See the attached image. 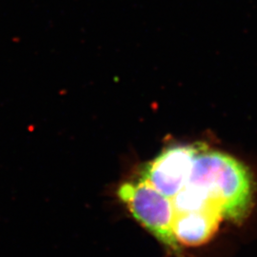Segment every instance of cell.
I'll return each mask as SVG.
<instances>
[{
  "instance_id": "6da1fadb",
  "label": "cell",
  "mask_w": 257,
  "mask_h": 257,
  "mask_svg": "<svg viewBox=\"0 0 257 257\" xmlns=\"http://www.w3.org/2000/svg\"><path fill=\"white\" fill-rule=\"evenodd\" d=\"M203 147L194 157L188 185L203 188L218 200L223 218L238 222L251 208L253 184L248 170L236 159Z\"/></svg>"
},
{
  "instance_id": "7a4b0ae2",
  "label": "cell",
  "mask_w": 257,
  "mask_h": 257,
  "mask_svg": "<svg viewBox=\"0 0 257 257\" xmlns=\"http://www.w3.org/2000/svg\"><path fill=\"white\" fill-rule=\"evenodd\" d=\"M117 195L132 215L156 238L175 253L178 244L173 233L175 210L172 199L142 179L128 181L118 188Z\"/></svg>"
},
{
  "instance_id": "3957f363",
  "label": "cell",
  "mask_w": 257,
  "mask_h": 257,
  "mask_svg": "<svg viewBox=\"0 0 257 257\" xmlns=\"http://www.w3.org/2000/svg\"><path fill=\"white\" fill-rule=\"evenodd\" d=\"M202 148L201 145L167 148L142 169L139 178L172 199L188 182L193 159Z\"/></svg>"
},
{
  "instance_id": "277c9868",
  "label": "cell",
  "mask_w": 257,
  "mask_h": 257,
  "mask_svg": "<svg viewBox=\"0 0 257 257\" xmlns=\"http://www.w3.org/2000/svg\"><path fill=\"white\" fill-rule=\"evenodd\" d=\"M223 214L218 210H205L175 214L173 233L178 245L199 246L208 242L218 229Z\"/></svg>"
},
{
  "instance_id": "5b68a950",
  "label": "cell",
  "mask_w": 257,
  "mask_h": 257,
  "mask_svg": "<svg viewBox=\"0 0 257 257\" xmlns=\"http://www.w3.org/2000/svg\"><path fill=\"white\" fill-rule=\"evenodd\" d=\"M172 202L175 214L205 210H218L222 212L220 203L209 191L188 184L172 198Z\"/></svg>"
}]
</instances>
